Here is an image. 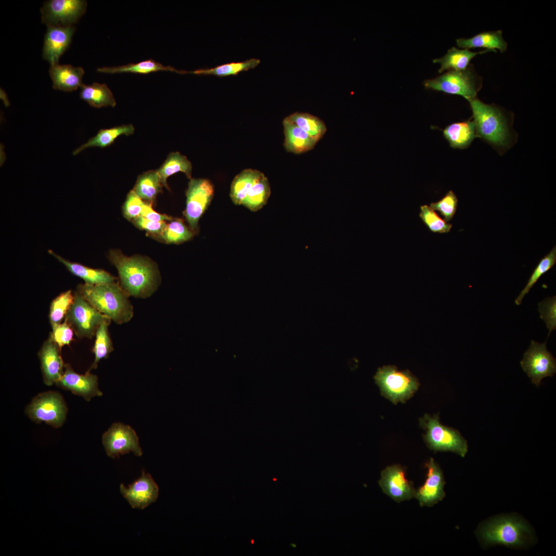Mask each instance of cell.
<instances>
[{
  "instance_id": "38",
  "label": "cell",
  "mask_w": 556,
  "mask_h": 556,
  "mask_svg": "<svg viewBox=\"0 0 556 556\" xmlns=\"http://www.w3.org/2000/svg\"><path fill=\"white\" fill-rule=\"evenodd\" d=\"M556 263V247L545 255L538 263L531 275L526 285L520 292L515 300V303L519 305L522 303L523 299L527 294L531 288L536 283L539 278L545 273L552 268Z\"/></svg>"
},
{
  "instance_id": "43",
  "label": "cell",
  "mask_w": 556,
  "mask_h": 556,
  "mask_svg": "<svg viewBox=\"0 0 556 556\" xmlns=\"http://www.w3.org/2000/svg\"><path fill=\"white\" fill-rule=\"evenodd\" d=\"M49 335L56 344L61 349L66 345H69L73 339L74 330L64 319V321L51 327Z\"/></svg>"
},
{
  "instance_id": "34",
  "label": "cell",
  "mask_w": 556,
  "mask_h": 556,
  "mask_svg": "<svg viewBox=\"0 0 556 556\" xmlns=\"http://www.w3.org/2000/svg\"><path fill=\"white\" fill-rule=\"evenodd\" d=\"M270 194L269 181L263 173L248 192L242 205L252 211H257L267 203Z\"/></svg>"
},
{
  "instance_id": "46",
  "label": "cell",
  "mask_w": 556,
  "mask_h": 556,
  "mask_svg": "<svg viewBox=\"0 0 556 556\" xmlns=\"http://www.w3.org/2000/svg\"><path fill=\"white\" fill-rule=\"evenodd\" d=\"M1 98L4 101V102L5 103V105H6V106H7L9 105V102L8 98L7 97L6 94L4 92V91L2 89H1Z\"/></svg>"
},
{
  "instance_id": "41",
  "label": "cell",
  "mask_w": 556,
  "mask_h": 556,
  "mask_svg": "<svg viewBox=\"0 0 556 556\" xmlns=\"http://www.w3.org/2000/svg\"><path fill=\"white\" fill-rule=\"evenodd\" d=\"M540 318L549 329L547 339L551 332L556 328V297H547L538 304Z\"/></svg>"
},
{
  "instance_id": "36",
  "label": "cell",
  "mask_w": 556,
  "mask_h": 556,
  "mask_svg": "<svg viewBox=\"0 0 556 556\" xmlns=\"http://www.w3.org/2000/svg\"><path fill=\"white\" fill-rule=\"evenodd\" d=\"M193 232L179 218H173L166 223L160 238L168 244H180L189 240L193 236Z\"/></svg>"
},
{
  "instance_id": "25",
  "label": "cell",
  "mask_w": 556,
  "mask_h": 556,
  "mask_svg": "<svg viewBox=\"0 0 556 556\" xmlns=\"http://www.w3.org/2000/svg\"><path fill=\"white\" fill-rule=\"evenodd\" d=\"M443 135L454 148H467L477 137L474 120L455 123L447 126Z\"/></svg>"
},
{
  "instance_id": "19",
  "label": "cell",
  "mask_w": 556,
  "mask_h": 556,
  "mask_svg": "<svg viewBox=\"0 0 556 556\" xmlns=\"http://www.w3.org/2000/svg\"><path fill=\"white\" fill-rule=\"evenodd\" d=\"M427 478L424 484L415 491L414 497L421 506H431L445 496L442 473L432 458L426 464Z\"/></svg>"
},
{
  "instance_id": "31",
  "label": "cell",
  "mask_w": 556,
  "mask_h": 556,
  "mask_svg": "<svg viewBox=\"0 0 556 556\" xmlns=\"http://www.w3.org/2000/svg\"><path fill=\"white\" fill-rule=\"evenodd\" d=\"M263 173L256 169H246L233 179L230 191V197L233 203L241 205L248 192Z\"/></svg>"
},
{
  "instance_id": "12",
  "label": "cell",
  "mask_w": 556,
  "mask_h": 556,
  "mask_svg": "<svg viewBox=\"0 0 556 556\" xmlns=\"http://www.w3.org/2000/svg\"><path fill=\"white\" fill-rule=\"evenodd\" d=\"M87 2L83 0H51L41 8L43 23L49 26H73L85 13Z\"/></svg>"
},
{
  "instance_id": "7",
  "label": "cell",
  "mask_w": 556,
  "mask_h": 556,
  "mask_svg": "<svg viewBox=\"0 0 556 556\" xmlns=\"http://www.w3.org/2000/svg\"><path fill=\"white\" fill-rule=\"evenodd\" d=\"M25 412L36 423L45 422L58 428L65 421L67 408L62 395L50 391L36 396L27 406Z\"/></svg>"
},
{
  "instance_id": "30",
  "label": "cell",
  "mask_w": 556,
  "mask_h": 556,
  "mask_svg": "<svg viewBox=\"0 0 556 556\" xmlns=\"http://www.w3.org/2000/svg\"><path fill=\"white\" fill-rule=\"evenodd\" d=\"M284 119L305 132L317 143L327 131L324 121L309 113L297 112Z\"/></svg>"
},
{
  "instance_id": "44",
  "label": "cell",
  "mask_w": 556,
  "mask_h": 556,
  "mask_svg": "<svg viewBox=\"0 0 556 556\" xmlns=\"http://www.w3.org/2000/svg\"><path fill=\"white\" fill-rule=\"evenodd\" d=\"M139 229L159 236L165 229L166 222H157L146 219L140 216L132 221Z\"/></svg>"
},
{
  "instance_id": "18",
  "label": "cell",
  "mask_w": 556,
  "mask_h": 556,
  "mask_svg": "<svg viewBox=\"0 0 556 556\" xmlns=\"http://www.w3.org/2000/svg\"><path fill=\"white\" fill-rule=\"evenodd\" d=\"M60 351L50 335L39 351L43 381L46 385L50 386L56 384L63 373L65 364Z\"/></svg>"
},
{
  "instance_id": "16",
  "label": "cell",
  "mask_w": 556,
  "mask_h": 556,
  "mask_svg": "<svg viewBox=\"0 0 556 556\" xmlns=\"http://www.w3.org/2000/svg\"><path fill=\"white\" fill-rule=\"evenodd\" d=\"M379 484L384 493L396 502L414 497L415 490L406 478L403 467L395 464L387 467L381 473Z\"/></svg>"
},
{
  "instance_id": "37",
  "label": "cell",
  "mask_w": 556,
  "mask_h": 556,
  "mask_svg": "<svg viewBox=\"0 0 556 556\" xmlns=\"http://www.w3.org/2000/svg\"><path fill=\"white\" fill-rule=\"evenodd\" d=\"M74 299V293L71 290H68L61 293L52 301L48 315L51 327L62 322L72 305Z\"/></svg>"
},
{
  "instance_id": "32",
  "label": "cell",
  "mask_w": 556,
  "mask_h": 556,
  "mask_svg": "<svg viewBox=\"0 0 556 556\" xmlns=\"http://www.w3.org/2000/svg\"><path fill=\"white\" fill-rule=\"evenodd\" d=\"M111 320L106 318L99 325L95 335V342L92 349L94 355V360L89 369L86 372H90L97 368L99 362L107 358L109 354L114 350L111 339L109 333L108 327Z\"/></svg>"
},
{
  "instance_id": "13",
  "label": "cell",
  "mask_w": 556,
  "mask_h": 556,
  "mask_svg": "<svg viewBox=\"0 0 556 556\" xmlns=\"http://www.w3.org/2000/svg\"><path fill=\"white\" fill-rule=\"evenodd\" d=\"M102 441L107 455L112 458L130 452L136 456L143 454L135 431L120 423L113 424L103 433Z\"/></svg>"
},
{
  "instance_id": "42",
  "label": "cell",
  "mask_w": 556,
  "mask_h": 556,
  "mask_svg": "<svg viewBox=\"0 0 556 556\" xmlns=\"http://www.w3.org/2000/svg\"><path fill=\"white\" fill-rule=\"evenodd\" d=\"M145 203L133 190H131L127 195L123 206V213L125 217L133 221L140 216Z\"/></svg>"
},
{
  "instance_id": "22",
  "label": "cell",
  "mask_w": 556,
  "mask_h": 556,
  "mask_svg": "<svg viewBox=\"0 0 556 556\" xmlns=\"http://www.w3.org/2000/svg\"><path fill=\"white\" fill-rule=\"evenodd\" d=\"M459 47L469 49L484 48L490 51L501 53L507 50L508 44L502 37L501 30L481 32L470 38H459L456 40Z\"/></svg>"
},
{
  "instance_id": "35",
  "label": "cell",
  "mask_w": 556,
  "mask_h": 556,
  "mask_svg": "<svg viewBox=\"0 0 556 556\" xmlns=\"http://www.w3.org/2000/svg\"><path fill=\"white\" fill-rule=\"evenodd\" d=\"M260 60L252 58L244 61L231 62L218 65L211 68L199 69L193 71H186V74L197 75H212L218 77L236 75L242 71H248L257 66Z\"/></svg>"
},
{
  "instance_id": "26",
  "label": "cell",
  "mask_w": 556,
  "mask_h": 556,
  "mask_svg": "<svg viewBox=\"0 0 556 556\" xmlns=\"http://www.w3.org/2000/svg\"><path fill=\"white\" fill-rule=\"evenodd\" d=\"M80 88V98L91 107L100 108L108 106L114 107L116 105L113 94L106 84L98 82L90 85L83 84Z\"/></svg>"
},
{
  "instance_id": "14",
  "label": "cell",
  "mask_w": 556,
  "mask_h": 556,
  "mask_svg": "<svg viewBox=\"0 0 556 556\" xmlns=\"http://www.w3.org/2000/svg\"><path fill=\"white\" fill-rule=\"evenodd\" d=\"M56 384L73 394L83 397L86 401H90L94 396H101L103 394L98 389V377L96 375L90 372H86L85 374L76 373L68 363L65 364L63 373Z\"/></svg>"
},
{
  "instance_id": "15",
  "label": "cell",
  "mask_w": 556,
  "mask_h": 556,
  "mask_svg": "<svg viewBox=\"0 0 556 556\" xmlns=\"http://www.w3.org/2000/svg\"><path fill=\"white\" fill-rule=\"evenodd\" d=\"M120 491L133 509H144L154 502L159 496V487L151 475L142 471L141 476L125 487L121 483Z\"/></svg>"
},
{
  "instance_id": "9",
  "label": "cell",
  "mask_w": 556,
  "mask_h": 556,
  "mask_svg": "<svg viewBox=\"0 0 556 556\" xmlns=\"http://www.w3.org/2000/svg\"><path fill=\"white\" fill-rule=\"evenodd\" d=\"M528 533V528L523 522L511 517L493 520L481 531V537L486 543L508 546L523 545Z\"/></svg>"
},
{
  "instance_id": "3",
  "label": "cell",
  "mask_w": 556,
  "mask_h": 556,
  "mask_svg": "<svg viewBox=\"0 0 556 556\" xmlns=\"http://www.w3.org/2000/svg\"><path fill=\"white\" fill-rule=\"evenodd\" d=\"M468 101L477 136L497 147L507 146L509 142L510 132L506 118L501 111L496 106L485 103L476 97Z\"/></svg>"
},
{
  "instance_id": "24",
  "label": "cell",
  "mask_w": 556,
  "mask_h": 556,
  "mask_svg": "<svg viewBox=\"0 0 556 556\" xmlns=\"http://www.w3.org/2000/svg\"><path fill=\"white\" fill-rule=\"evenodd\" d=\"M489 51H490L485 49L478 52H473L467 49H460L453 47L448 50L443 57L433 59V62L440 64V73L445 71H463L470 66V62L475 57Z\"/></svg>"
},
{
  "instance_id": "10",
  "label": "cell",
  "mask_w": 556,
  "mask_h": 556,
  "mask_svg": "<svg viewBox=\"0 0 556 556\" xmlns=\"http://www.w3.org/2000/svg\"><path fill=\"white\" fill-rule=\"evenodd\" d=\"M546 343L532 340L520 362L524 371L537 387L544 378L553 376L556 372V360L547 349Z\"/></svg>"
},
{
  "instance_id": "6",
  "label": "cell",
  "mask_w": 556,
  "mask_h": 556,
  "mask_svg": "<svg viewBox=\"0 0 556 556\" xmlns=\"http://www.w3.org/2000/svg\"><path fill=\"white\" fill-rule=\"evenodd\" d=\"M426 429L424 436L428 447L435 451H450L464 457L467 452V441L456 429L440 424L438 415L425 414L420 421Z\"/></svg>"
},
{
  "instance_id": "23",
  "label": "cell",
  "mask_w": 556,
  "mask_h": 556,
  "mask_svg": "<svg viewBox=\"0 0 556 556\" xmlns=\"http://www.w3.org/2000/svg\"><path fill=\"white\" fill-rule=\"evenodd\" d=\"M283 125L285 136L284 147L287 152L301 154L314 148L317 142L305 132L285 119Z\"/></svg>"
},
{
  "instance_id": "5",
  "label": "cell",
  "mask_w": 556,
  "mask_h": 556,
  "mask_svg": "<svg viewBox=\"0 0 556 556\" xmlns=\"http://www.w3.org/2000/svg\"><path fill=\"white\" fill-rule=\"evenodd\" d=\"M374 378L381 395L394 404L405 403L413 396L420 385L408 371H400L392 366L378 368Z\"/></svg>"
},
{
  "instance_id": "8",
  "label": "cell",
  "mask_w": 556,
  "mask_h": 556,
  "mask_svg": "<svg viewBox=\"0 0 556 556\" xmlns=\"http://www.w3.org/2000/svg\"><path fill=\"white\" fill-rule=\"evenodd\" d=\"M72 305L64 319L79 338L92 339L103 320L107 317L95 308L77 291Z\"/></svg>"
},
{
  "instance_id": "21",
  "label": "cell",
  "mask_w": 556,
  "mask_h": 556,
  "mask_svg": "<svg viewBox=\"0 0 556 556\" xmlns=\"http://www.w3.org/2000/svg\"><path fill=\"white\" fill-rule=\"evenodd\" d=\"M48 252L62 264L72 274L79 277L89 285H98L116 282V278L100 269L90 268L78 263L71 262L49 250Z\"/></svg>"
},
{
  "instance_id": "4",
  "label": "cell",
  "mask_w": 556,
  "mask_h": 556,
  "mask_svg": "<svg viewBox=\"0 0 556 556\" xmlns=\"http://www.w3.org/2000/svg\"><path fill=\"white\" fill-rule=\"evenodd\" d=\"M423 84L426 89L461 95L468 101L476 97L482 80L470 65L465 70L449 71L439 77L426 80Z\"/></svg>"
},
{
  "instance_id": "11",
  "label": "cell",
  "mask_w": 556,
  "mask_h": 556,
  "mask_svg": "<svg viewBox=\"0 0 556 556\" xmlns=\"http://www.w3.org/2000/svg\"><path fill=\"white\" fill-rule=\"evenodd\" d=\"M213 184L206 179H191L186 192V204L184 212L193 232H196L200 218L207 209L214 196Z\"/></svg>"
},
{
  "instance_id": "33",
  "label": "cell",
  "mask_w": 556,
  "mask_h": 556,
  "mask_svg": "<svg viewBox=\"0 0 556 556\" xmlns=\"http://www.w3.org/2000/svg\"><path fill=\"white\" fill-rule=\"evenodd\" d=\"M163 185L157 170H149L140 175L133 190L143 200L151 203L162 192Z\"/></svg>"
},
{
  "instance_id": "47",
  "label": "cell",
  "mask_w": 556,
  "mask_h": 556,
  "mask_svg": "<svg viewBox=\"0 0 556 556\" xmlns=\"http://www.w3.org/2000/svg\"><path fill=\"white\" fill-rule=\"evenodd\" d=\"M253 542H254L253 540H251V543H252V544L254 543Z\"/></svg>"
},
{
  "instance_id": "1",
  "label": "cell",
  "mask_w": 556,
  "mask_h": 556,
  "mask_svg": "<svg viewBox=\"0 0 556 556\" xmlns=\"http://www.w3.org/2000/svg\"><path fill=\"white\" fill-rule=\"evenodd\" d=\"M108 258L117 270L120 285L129 297L147 298L158 289L161 282L160 271L150 259L138 255L128 256L117 249L110 250Z\"/></svg>"
},
{
  "instance_id": "17",
  "label": "cell",
  "mask_w": 556,
  "mask_h": 556,
  "mask_svg": "<svg viewBox=\"0 0 556 556\" xmlns=\"http://www.w3.org/2000/svg\"><path fill=\"white\" fill-rule=\"evenodd\" d=\"M75 31L74 26H49L45 34L42 56L51 66L59 61L69 47Z\"/></svg>"
},
{
  "instance_id": "40",
  "label": "cell",
  "mask_w": 556,
  "mask_h": 556,
  "mask_svg": "<svg viewBox=\"0 0 556 556\" xmlns=\"http://www.w3.org/2000/svg\"><path fill=\"white\" fill-rule=\"evenodd\" d=\"M458 199L452 190H449L445 196L437 202H432L430 207L439 212L443 217L444 220L448 222L452 219L457 211Z\"/></svg>"
},
{
  "instance_id": "29",
  "label": "cell",
  "mask_w": 556,
  "mask_h": 556,
  "mask_svg": "<svg viewBox=\"0 0 556 556\" xmlns=\"http://www.w3.org/2000/svg\"><path fill=\"white\" fill-rule=\"evenodd\" d=\"M163 186L169 189L167 178L175 173L182 172L187 178L192 179V165L187 158L179 152H172L157 170Z\"/></svg>"
},
{
  "instance_id": "39",
  "label": "cell",
  "mask_w": 556,
  "mask_h": 556,
  "mask_svg": "<svg viewBox=\"0 0 556 556\" xmlns=\"http://www.w3.org/2000/svg\"><path fill=\"white\" fill-rule=\"evenodd\" d=\"M419 216L427 228L433 233H448L452 227L451 224L441 218L427 205L421 206Z\"/></svg>"
},
{
  "instance_id": "20",
  "label": "cell",
  "mask_w": 556,
  "mask_h": 556,
  "mask_svg": "<svg viewBox=\"0 0 556 556\" xmlns=\"http://www.w3.org/2000/svg\"><path fill=\"white\" fill-rule=\"evenodd\" d=\"M53 88L64 92H72L83 84L82 77L84 71L81 67L59 64L50 66L49 70Z\"/></svg>"
},
{
  "instance_id": "27",
  "label": "cell",
  "mask_w": 556,
  "mask_h": 556,
  "mask_svg": "<svg viewBox=\"0 0 556 556\" xmlns=\"http://www.w3.org/2000/svg\"><path fill=\"white\" fill-rule=\"evenodd\" d=\"M98 72L106 74H118L131 73L148 74L158 71H170L181 74L182 70H178L171 66H165L153 59H148L136 63L98 68Z\"/></svg>"
},
{
  "instance_id": "2",
  "label": "cell",
  "mask_w": 556,
  "mask_h": 556,
  "mask_svg": "<svg viewBox=\"0 0 556 556\" xmlns=\"http://www.w3.org/2000/svg\"><path fill=\"white\" fill-rule=\"evenodd\" d=\"M76 291L95 308L117 324L129 322L133 318V307L129 295L119 282L89 285L81 284Z\"/></svg>"
},
{
  "instance_id": "45",
  "label": "cell",
  "mask_w": 556,
  "mask_h": 556,
  "mask_svg": "<svg viewBox=\"0 0 556 556\" xmlns=\"http://www.w3.org/2000/svg\"><path fill=\"white\" fill-rule=\"evenodd\" d=\"M140 216L149 220L157 222L169 221L173 218L166 215L161 214L155 212L152 208L151 203L146 202L143 207Z\"/></svg>"
},
{
  "instance_id": "28",
  "label": "cell",
  "mask_w": 556,
  "mask_h": 556,
  "mask_svg": "<svg viewBox=\"0 0 556 556\" xmlns=\"http://www.w3.org/2000/svg\"><path fill=\"white\" fill-rule=\"evenodd\" d=\"M134 128L132 125H126L117 126L109 129H100L96 135L91 138L87 142L76 149L73 152L76 155L83 150L91 147H107L112 144L118 136L121 135H129L133 133Z\"/></svg>"
}]
</instances>
